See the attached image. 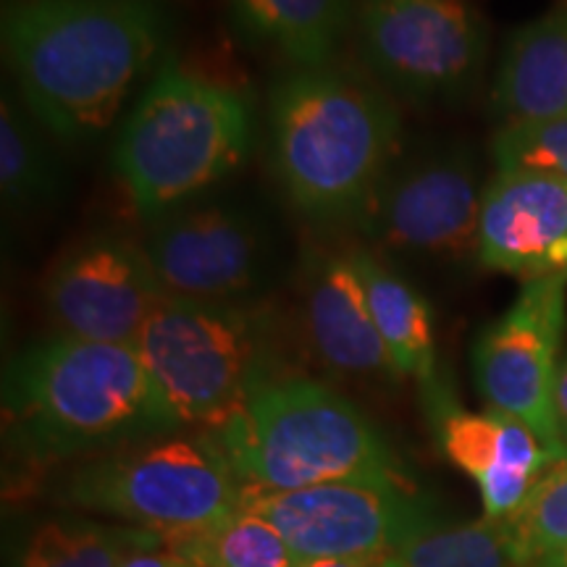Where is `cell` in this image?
Instances as JSON below:
<instances>
[{
  "label": "cell",
  "mask_w": 567,
  "mask_h": 567,
  "mask_svg": "<svg viewBox=\"0 0 567 567\" xmlns=\"http://www.w3.org/2000/svg\"><path fill=\"white\" fill-rule=\"evenodd\" d=\"M0 40L21 103L63 142L109 132L166 63L172 17L158 0H9Z\"/></svg>",
  "instance_id": "cell-1"
},
{
  "label": "cell",
  "mask_w": 567,
  "mask_h": 567,
  "mask_svg": "<svg viewBox=\"0 0 567 567\" xmlns=\"http://www.w3.org/2000/svg\"><path fill=\"white\" fill-rule=\"evenodd\" d=\"M3 429L17 455L55 463L174 434L182 421L134 344L55 334L6 368Z\"/></svg>",
  "instance_id": "cell-2"
},
{
  "label": "cell",
  "mask_w": 567,
  "mask_h": 567,
  "mask_svg": "<svg viewBox=\"0 0 567 567\" xmlns=\"http://www.w3.org/2000/svg\"><path fill=\"white\" fill-rule=\"evenodd\" d=\"M284 193L316 221H358L402 151V118L373 84L331 66L295 69L268 97Z\"/></svg>",
  "instance_id": "cell-3"
},
{
  "label": "cell",
  "mask_w": 567,
  "mask_h": 567,
  "mask_svg": "<svg viewBox=\"0 0 567 567\" xmlns=\"http://www.w3.org/2000/svg\"><path fill=\"white\" fill-rule=\"evenodd\" d=\"M250 97L168 59L142 92L113 147V168L134 208L161 218L247 158Z\"/></svg>",
  "instance_id": "cell-4"
},
{
  "label": "cell",
  "mask_w": 567,
  "mask_h": 567,
  "mask_svg": "<svg viewBox=\"0 0 567 567\" xmlns=\"http://www.w3.org/2000/svg\"><path fill=\"white\" fill-rule=\"evenodd\" d=\"M245 492L352 478H408L363 410L302 375H274L221 429L208 431Z\"/></svg>",
  "instance_id": "cell-5"
},
{
  "label": "cell",
  "mask_w": 567,
  "mask_h": 567,
  "mask_svg": "<svg viewBox=\"0 0 567 567\" xmlns=\"http://www.w3.org/2000/svg\"><path fill=\"white\" fill-rule=\"evenodd\" d=\"M268 337L271 326L260 310L166 295L134 350L182 425L216 431L274 379Z\"/></svg>",
  "instance_id": "cell-6"
},
{
  "label": "cell",
  "mask_w": 567,
  "mask_h": 567,
  "mask_svg": "<svg viewBox=\"0 0 567 567\" xmlns=\"http://www.w3.org/2000/svg\"><path fill=\"white\" fill-rule=\"evenodd\" d=\"M61 502L111 515L124 526L184 534L243 509L245 486L213 434H163L76 467Z\"/></svg>",
  "instance_id": "cell-7"
},
{
  "label": "cell",
  "mask_w": 567,
  "mask_h": 567,
  "mask_svg": "<svg viewBox=\"0 0 567 567\" xmlns=\"http://www.w3.org/2000/svg\"><path fill=\"white\" fill-rule=\"evenodd\" d=\"M365 66L410 103H452L486 66V24L471 0H354Z\"/></svg>",
  "instance_id": "cell-8"
},
{
  "label": "cell",
  "mask_w": 567,
  "mask_h": 567,
  "mask_svg": "<svg viewBox=\"0 0 567 567\" xmlns=\"http://www.w3.org/2000/svg\"><path fill=\"white\" fill-rule=\"evenodd\" d=\"M243 507L266 517L302 563L392 555L434 520V509L408 478H352L292 492H245Z\"/></svg>",
  "instance_id": "cell-9"
},
{
  "label": "cell",
  "mask_w": 567,
  "mask_h": 567,
  "mask_svg": "<svg viewBox=\"0 0 567 567\" xmlns=\"http://www.w3.org/2000/svg\"><path fill=\"white\" fill-rule=\"evenodd\" d=\"M565 329L567 274L523 284L473 347V375L488 410L526 423L551 455L567 446L555 408Z\"/></svg>",
  "instance_id": "cell-10"
},
{
  "label": "cell",
  "mask_w": 567,
  "mask_h": 567,
  "mask_svg": "<svg viewBox=\"0 0 567 567\" xmlns=\"http://www.w3.org/2000/svg\"><path fill=\"white\" fill-rule=\"evenodd\" d=\"M481 200L476 161L450 147L396 161L354 224L386 255L460 260L478 250Z\"/></svg>",
  "instance_id": "cell-11"
},
{
  "label": "cell",
  "mask_w": 567,
  "mask_h": 567,
  "mask_svg": "<svg viewBox=\"0 0 567 567\" xmlns=\"http://www.w3.org/2000/svg\"><path fill=\"white\" fill-rule=\"evenodd\" d=\"M166 289L145 245L122 234H92L71 245L45 279V310L61 337L134 344Z\"/></svg>",
  "instance_id": "cell-12"
},
{
  "label": "cell",
  "mask_w": 567,
  "mask_h": 567,
  "mask_svg": "<svg viewBox=\"0 0 567 567\" xmlns=\"http://www.w3.org/2000/svg\"><path fill=\"white\" fill-rule=\"evenodd\" d=\"M147 258L172 297L239 302L258 292L271 266L264 226L239 205H182L155 218Z\"/></svg>",
  "instance_id": "cell-13"
},
{
  "label": "cell",
  "mask_w": 567,
  "mask_h": 567,
  "mask_svg": "<svg viewBox=\"0 0 567 567\" xmlns=\"http://www.w3.org/2000/svg\"><path fill=\"white\" fill-rule=\"evenodd\" d=\"M476 260L523 284L567 274V182L496 172L481 200Z\"/></svg>",
  "instance_id": "cell-14"
},
{
  "label": "cell",
  "mask_w": 567,
  "mask_h": 567,
  "mask_svg": "<svg viewBox=\"0 0 567 567\" xmlns=\"http://www.w3.org/2000/svg\"><path fill=\"white\" fill-rule=\"evenodd\" d=\"M436 439L452 465L476 481L488 520H505L526 499L551 452L517 417L496 410L471 413L450 394L429 389Z\"/></svg>",
  "instance_id": "cell-15"
},
{
  "label": "cell",
  "mask_w": 567,
  "mask_h": 567,
  "mask_svg": "<svg viewBox=\"0 0 567 567\" xmlns=\"http://www.w3.org/2000/svg\"><path fill=\"white\" fill-rule=\"evenodd\" d=\"M302 313L305 334L326 368L354 379H402L375 329L352 252L310 260Z\"/></svg>",
  "instance_id": "cell-16"
},
{
  "label": "cell",
  "mask_w": 567,
  "mask_h": 567,
  "mask_svg": "<svg viewBox=\"0 0 567 567\" xmlns=\"http://www.w3.org/2000/svg\"><path fill=\"white\" fill-rule=\"evenodd\" d=\"M502 126L567 113V0L513 32L492 87Z\"/></svg>",
  "instance_id": "cell-17"
},
{
  "label": "cell",
  "mask_w": 567,
  "mask_h": 567,
  "mask_svg": "<svg viewBox=\"0 0 567 567\" xmlns=\"http://www.w3.org/2000/svg\"><path fill=\"white\" fill-rule=\"evenodd\" d=\"M245 40L295 69H323L354 24V0H226Z\"/></svg>",
  "instance_id": "cell-18"
},
{
  "label": "cell",
  "mask_w": 567,
  "mask_h": 567,
  "mask_svg": "<svg viewBox=\"0 0 567 567\" xmlns=\"http://www.w3.org/2000/svg\"><path fill=\"white\" fill-rule=\"evenodd\" d=\"M352 258L360 276H363L375 329L384 339L396 371L402 379L410 375V379L421 381L425 389H434L436 339L429 302L373 252L354 250Z\"/></svg>",
  "instance_id": "cell-19"
},
{
  "label": "cell",
  "mask_w": 567,
  "mask_h": 567,
  "mask_svg": "<svg viewBox=\"0 0 567 567\" xmlns=\"http://www.w3.org/2000/svg\"><path fill=\"white\" fill-rule=\"evenodd\" d=\"M163 549L161 534L92 520H48L27 536L11 567H122L140 551Z\"/></svg>",
  "instance_id": "cell-20"
},
{
  "label": "cell",
  "mask_w": 567,
  "mask_h": 567,
  "mask_svg": "<svg viewBox=\"0 0 567 567\" xmlns=\"http://www.w3.org/2000/svg\"><path fill=\"white\" fill-rule=\"evenodd\" d=\"M163 538V551L197 567H300L302 559L266 517L237 509L224 520Z\"/></svg>",
  "instance_id": "cell-21"
},
{
  "label": "cell",
  "mask_w": 567,
  "mask_h": 567,
  "mask_svg": "<svg viewBox=\"0 0 567 567\" xmlns=\"http://www.w3.org/2000/svg\"><path fill=\"white\" fill-rule=\"evenodd\" d=\"M40 122L24 103L3 95L0 103V195L6 208L27 213L59 197L61 172Z\"/></svg>",
  "instance_id": "cell-22"
},
{
  "label": "cell",
  "mask_w": 567,
  "mask_h": 567,
  "mask_svg": "<svg viewBox=\"0 0 567 567\" xmlns=\"http://www.w3.org/2000/svg\"><path fill=\"white\" fill-rule=\"evenodd\" d=\"M386 567H517L499 520H431L402 542Z\"/></svg>",
  "instance_id": "cell-23"
},
{
  "label": "cell",
  "mask_w": 567,
  "mask_h": 567,
  "mask_svg": "<svg viewBox=\"0 0 567 567\" xmlns=\"http://www.w3.org/2000/svg\"><path fill=\"white\" fill-rule=\"evenodd\" d=\"M517 567L567 549V446L549 457L513 515L499 520Z\"/></svg>",
  "instance_id": "cell-24"
},
{
  "label": "cell",
  "mask_w": 567,
  "mask_h": 567,
  "mask_svg": "<svg viewBox=\"0 0 567 567\" xmlns=\"http://www.w3.org/2000/svg\"><path fill=\"white\" fill-rule=\"evenodd\" d=\"M492 153L499 172H536L567 182V113L542 122L499 126Z\"/></svg>",
  "instance_id": "cell-25"
},
{
  "label": "cell",
  "mask_w": 567,
  "mask_h": 567,
  "mask_svg": "<svg viewBox=\"0 0 567 567\" xmlns=\"http://www.w3.org/2000/svg\"><path fill=\"white\" fill-rule=\"evenodd\" d=\"M389 555H363V557H321L305 559L300 567H386Z\"/></svg>",
  "instance_id": "cell-26"
},
{
  "label": "cell",
  "mask_w": 567,
  "mask_h": 567,
  "mask_svg": "<svg viewBox=\"0 0 567 567\" xmlns=\"http://www.w3.org/2000/svg\"><path fill=\"white\" fill-rule=\"evenodd\" d=\"M122 567H197V565L158 549V551H140V555L126 559Z\"/></svg>",
  "instance_id": "cell-27"
},
{
  "label": "cell",
  "mask_w": 567,
  "mask_h": 567,
  "mask_svg": "<svg viewBox=\"0 0 567 567\" xmlns=\"http://www.w3.org/2000/svg\"><path fill=\"white\" fill-rule=\"evenodd\" d=\"M555 408H557V421L563 429V436L567 442V358L563 360L557 373V389H555Z\"/></svg>",
  "instance_id": "cell-28"
},
{
  "label": "cell",
  "mask_w": 567,
  "mask_h": 567,
  "mask_svg": "<svg viewBox=\"0 0 567 567\" xmlns=\"http://www.w3.org/2000/svg\"><path fill=\"white\" fill-rule=\"evenodd\" d=\"M534 567H567V549L557 551V555H551L547 559H542V563H536Z\"/></svg>",
  "instance_id": "cell-29"
}]
</instances>
